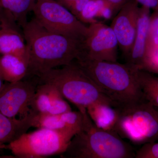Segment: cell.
I'll use <instances>...</instances> for the list:
<instances>
[{"label":"cell","instance_id":"cell-1","mask_svg":"<svg viewBox=\"0 0 158 158\" xmlns=\"http://www.w3.org/2000/svg\"><path fill=\"white\" fill-rule=\"evenodd\" d=\"M28 53L27 75L38 77L69 65L83 52V41L48 31L35 18L23 28Z\"/></svg>","mask_w":158,"mask_h":158},{"label":"cell","instance_id":"cell-2","mask_svg":"<svg viewBox=\"0 0 158 158\" xmlns=\"http://www.w3.org/2000/svg\"><path fill=\"white\" fill-rule=\"evenodd\" d=\"M75 61L117 107L146 101L136 67L127 63L92 60L81 55Z\"/></svg>","mask_w":158,"mask_h":158},{"label":"cell","instance_id":"cell-3","mask_svg":"<svg viewBox=\"0 0 158 158\" xmlns=\"http://www.w3.org/2000/svg\"><path fill=\"white\" fill-rule=\"evenodd\" d=\"M60 156L65 158H135V153L116 132L96 126L87 112L82 129L72 138Z\"/></svg>","mask_w":158,"mask_h":158},{"label":"cell","instance_id":"cell-4","mask_svg":"<svg viewBox=\"0 0 158 158\" xmlns=\"http://www.w3.org/2000/svg\"><path fill=\"white\" fill-rule=\"evenodd\" d=\"M37 77L39 83L56 87L64 98L80 111L87 110L88 107L98 103L117 107L75 61L62 68L51 69Z\"/></svg>","mask_w":158,"mask_h":158},{"label":"cell","instance_id":"cell-5","mask_svg":"<svg viewBox=\"0 0 158 158\" xmlns=\"http://www.w3.org/2000/svg\"><path fill=\"white\" fill-rule=\"evenodd\" d=\"M118 118L114 131L136 144L158 141V110L149 102L116 108Z\"/></svg>","mask_w":158,"mask_h":158},{"label":"cell","instance_id":"cell-6","mask_svg":"<svg viewBox=\"0 0 158 158\" xmlns=\"http://www.w3.org/2000/svg\"><path fill=\"white\" fill-rule=\"evenodd\" d=\"M73 137L68 133L42 128L0 145V149H9L16 158H45L65 152Z\"/></svg>","mask_w":158,"mask_h":158},{"label":"cell","instance_id":"cell-7","mask_svg":"<svg viewBox=\"0 0 158 158\" xmlns=\"http://www.w3.org/2000/svg\"><path fill=\"white\" fill-rule=\"evenodd\" d=\"M33 11L37 21L50 32L80 40L87 34L88 26L56 0L37 1Z\"/></svg>","mask_w":158,"mask_h":158},{"label":"cell","instance_id":"cell-8","mask_svg":"<svg viewBox=\"0 0 158 158\" xmlns=\"http://www.w3.org/2000/svg\"><path fill=\"white\" fill-rule=\"evenodd\" d=\"M38 81L23 80L5 83L0 92V112L9 118L23 119L36 115L32 104Z\"/></svg>","mask_w":158,"mask_h":158},{"label":"cell","instance_id":"cell-9","mask_svg":"<svg viewBox=\"0 0 158 158\" xmlns=\"http://www.w3.org/2000/svg\"><path fill=\"white\" fill-rule=\"evenodd\" d=\"M118 47V40L111 27L98 21L88 26L81 55L97 61L117 62Z\"/></svg>","mask_w":158,"mask_h":158},{"label":"cell","instance_id":"cell-10","mask_svg":"<svg viewBox=\"0 0 158 158\" xmlns=\"http://www.w3.org/2000/svg\"><path fill=\"white\" fill-rule=\"evenodd\" d=\"M139 9L138 4L135 0H128L118 11L110 26L126 59L135 40Z\"/></svg>","mask_w":158,"mask_h":158},{"label":"cell","instance_id":"cell-11","mask_svg":"<svg viewBox=\"0 0 158 158\" xmlns=\"http://www.w3.org/2000/svg\"><path fill=\"white\" fill-rule=\"evenodd\" d=\"M13 19L0 12V55H13L28 65V53L23 34Z\"/></svg>","mask_w":158,"mask_h":158},{"label":"cell","instance_id":"cell-12","mask_svg":"<svg viewBox=\"0 0 158 158\" xmlns=\"http://www.w3.org/2000/svg\"><path fill=\"white\" fill-rule=\"evenodd\" d=\"M87 112V110H71L57 115L37 114L33 118L32 127L63 132L74 137L82 129Z\"/></svg>","mask_w":158,"mask_h":158},{"label":"cell","instance_id":"cell-13","mask_svg":"<svg viewBox=\"0 0 158 158\" xmlns=\"http://www.w3.org/2000/svg\"><path fill=\"white\" fill-rule=\"evenodd\" d=\"M36 114L57 115L72 110L70 106L56 87L38 82L32 104Z\"/></svg>","mask_w":158,"mask_h":158},{"label":"cell","instance_id":"cell-14","mask_svg":"<svg viewBox=\"0 0 158 158\" xmlns=\"http://www.w3.org/2000/svg\"><path fill=\"white\" fill-rule=\"evenodd\" d=\"M150 20V9L142 6L139 9L135 40L131 50L126 58V63L140 70L145 55Z\"/></svg>","mask_w":158,"mask_h":158},{"label":"cell","instance_id":"cell-15","mask_svg":"<svg viewBox=\"0 0 158 158\" xmlns=\"http://www.w3.org/2000/svg\"><path fill=\"white\" fill-rule=\"evenodd\" d=\"M16 119L9 118L0 112V145L8 144L19 138L32 127L34 116Z\"/></svg>","mask_w":158,"mask_h":158},{"label":"cell","instance_id":"cell-16","mask_svg":"<svg viewBox=\"0 0 158 158\" xmlns=\"http://www.w3.org/2000/svg\"><path fill=\"white\" fill-rule=\"evenodd\" d=\"M27 65L23 59L13 55L0 56V76L4 81L14 83L27 76Z\"/></svg>","mask_w":158,"mask_h":158},{"label":"cell","instance_id":"cell-17","mask_svg":"<svg viewBox=\"0 0 158 158\" xmlns=\"http://www.w3.org/2000/svg\"><path fill=\"white\" fill-rule=\"evenodd\" d=\"M87 111L90 118L98 127L114 131L118 115L116 108L106 104L98 103L88 107Z\"/></svg>","mask_w":158,"mask_h":158},{"label":"cell","instance_id":"cell-18","mask_svg":"<svg viewBox=\"0 0 158 158\" xmlns=\"http://www.w3.org/2000/svg\"><path fill=\"white\" fill-rule=\"evenodd\" d=\"M36 2L35 0H0V11L23 28L28 22V14L33 11Z\"/></svg>","mask_w":158,"mask_h":158},{"label":"cell","instance_id":"cell-19","mask_svg":"<svg viewBox=\"0 0 158 158\" xmlns=\"http://www.w3.org/2000/svg\"><path fill=\"white\" fill-rule=\"evenodd\" d=\"M139 85L144 98L158 108V77L146 71L138 70Z\"/></svg>","mask_w":158,"mask_h":158},{"label":"cell","instance_id":"cell-20","mask_svg":"<svg viewBox=\"0 0 158 158\" xmlns=\"http://www.w3.org/2000/svg\"><path fill=\"white\" fill-rule=\"evenodd\" d=\"M106 3L104 0H89L79 15L78 19L85 24L97 22L96 18L99 12Z\"/></svg>","mask_w":158,"mask_h":158},{"label":"cell","instance_id":"cell-21","mask_svg":"<svg viewBox=\"0 0 158 158\" xmlns=\"http://www.w3.org/2000/svg\"><path fill=\"white\" fill-rule=\"evenodd\" d=\"M157 49H158V13H156L153 15L152 17H150L144 56L145 55L150 53Z\"/></svg>","mask_w":158,"mask_h":158},{"label":"cell","instance_id":"cell-22","mask_svg":"<svg viewBox=\"0 0 158 158\" xmlns=\"http://www.w3.org/2000/svg\"><path fill=\"white\" fill-rule=\"evenodd\" d=\"M141 70L158 74V49L145 55Z\"/></svg>","mask_w":158,"mask_h":158},{"label":"cell","instance_id":"cell-23","mask_svg":"<svg viewBox=\"0 0 158 158\" xmlns=\"http://www.w3.org/2000/svg\"><path fill=\"white\" fill-rule=\"evenodd\" d=\"M135 158H158V142L143 144L135 153Z\"/></svg>","mask_w":158,"mask_h":158},{"label":"cell","instance_id":"cell-24","mask_svg":"<svg viewBox=\"0 0 158 158\" xmlns=\"http://www.w3.org/2000/svg\"><path fill=\"white\" fill-rule=\"evenodd\" d=\"M116 13L113 8L106 3L101 9L98 18H102V19L106 20L110 19Z\"/></svg>","mask_w":158,"mask_h":158},{"label":"cell","instance_id":"cell-25","mask_svg":"<svg viewBox=\"0 0 158 158\" xmlns=\"http://www.w3.org/2000/svg\"><path fill=\"white\" fill-rule=\"evenodd\" d=\"M138 4L149 9L158 10V0H135Z\"/></svg>","mask_w":158,"mask_h":158},{"label":"cell","instance_id":"cell-26","mask_svg":"<svg viewBox=\"0 0 158 158\" xmlns=\"http://www.w3.org/2000/svg\"><path fill=\"white\" fill-rule=\"evenodd\" d=\"M106 2L110 5L115 11V13L118 12L122 6L128 0H104Z\"/></svg>","mask_w":158,"mask_h":158},{"label":"cell","instance_id":"cell-27","mask_svg":"<svg viewBox=\"0 0 158 158\" xmlns=\"http://www.w3.org/2000/svg\"><path fill=\"white\" fill-rule=\"evenodd\" d=\"M58 2L67 8L68 10L70 9L73 5L78 0H56Z\"/></svg>","mask_w":158,"mask_h":158},{"label":"cell","instance_id":"cell-28","mask_svg":"<svg viewBox=\"0 0 158 158\" xmlns=\"http://www.w3.org/2000/svg\"><path fill=\"white\" fill-rule=\"evenodd\" d=\"M5 85V83H4V81H3V79L0 76V92L2 90Z\"/></svg>","mask_w":158,"mask_h":158},{"label":"cell","instance_id":"cell-29","mask_svg":"<svg viewBox=\"0 0 158 158\" xmlns=\"http://www.w3.org/2000/svg\"><path fill=\"white\" fill-rule=\"evenodd\" d=\"M42 1V0H35V1H36V2H37V1Z\"/></svg>","mask_w":158,"mask_h":158}]
</instances>
